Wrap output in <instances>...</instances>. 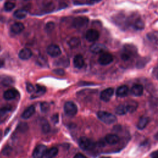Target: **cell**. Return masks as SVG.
I'll use <instances>...</instances> for the list:
<instances>
[{
	"label": "cell",
	"mask_w": 158,
	"mask_h": 158,
	"mask_svg": "<svg viewBox=\"0 0 158 158\" xmlns=\"http://www.w3.org/2000/svg\"><path fill=\"white\" fill-rule=\"evenodd\" d=\"M151 156L152 157H154V158H158V151L152 152Z\"/></svg>",
	"instance_id": "37"
},
{
	"label": "cell",
	"mask_w": 158,
	"mask_h": 158,
	"mask_svg": "<svg viewBox=\"0 0 158 158\" xmlns=\"http://www.w3.org/2000/svg\"><path fill=\"white\" fill-rule=\"evenodd\" d=\"M27 16V12L24 10H18L16 11L14 13V18L18 19H24L26 18Z\"/></svg>",
	"instance_id": "21"
},
{
	"label": "cell",
	"mask_w": 158,
	"mask_h": 158,
	"mask_svg": "<svg viewBox=\"0 0 158 158\" xmlns=\"http://www.w3.org/2000/svg\"><path fill=\"white\" fill-rule=\"evenodd\" d=\"M66 59H59V62L57 63V64H56V65H58V66H64V67L68 66L69 64V63H67V61H69V59H67V60H66L65 62H64Z\"/></svg>",
	"instance_id": "31"
},
{
	"label": "cell",
	"mask_w": 158,
	"mask_h": 158,
	"mask_svg": "<svg viewBox=\"0 0 158 158\" xmlns=\"http://www.w3.org/2000/svg\"><path fill=\"white\" fill-rule=\"evenodd\" d=\"M64 112L69 117H73L77 113V107L72 101H67L64 105Z\"/></svg>",
	"instance_id": "3"
},
{
	"label": "cell",
	"mask_w": 158,
	"mask_h": 158,
	"mask_svg": "<svg viewBox=\"0 0 158 158\" xmlns=\"http://www.w3.org/2000/svg\"><path fill=\"white\" fill-rule=\"evenodd\" d=\"M80 43V41L79 38L77 37H74L71 38L69 42V45L71 48H76L78 46H79Z\"/></svg>",
	"instance_id": "24"
},
{
	"label": "cell",
	"mask_w": 158,
	"mask_h": 158,
	"mask_svg": "<svg viewBox=\"0 0 158 158\" xmlns=\"http://www.w3.org/2000/svg\"><path fill=\"white\" fill-rule=\"evenodd\" d=\"M85 64V61L82 56L77 55L74 59V65L77 69H81Z\"/></svg>",
	"instance_id": "12"
},
{
	"label": "cell",
	"mask_w": 158,
	"mask_h": 158,
	"mask_svg": "<svg viewBox=\"0 0 158 158\" xmlns=\"http://www.w3.org/2000/svg\"><path fill=\"white\" fill-rule=\"evenodd\" d=\"M24 30V26L21 22H16L11 26V31L15 34H19Z\"/></svg>",
	"instance_id": "17"
},
{
	"label": "cell",
	"mask_w": 158,
	"mask_h": 158,
	"mask_svg": "<svg viewBox=\"0 0 158 158\" xmlns=\"http://www.w3.org/2000/svg\"><path fill=\"white\" fill-rule=\"evenodd\" d=\"M3 66V62L2 60H0V67H2Z\"/></svg>",
	"instance_id": "38"
},
{
	"label": "cell",
	"mask_w": 158,
	"mask_h": 158,
	"mask_svg": "<svg viewBox=\"0 0 158 158\" xmlns=\"http://www.w3.org/2000/svg\"><path fill=\"white\" fill-rule=\"evenodd\" d=\"M40 106H41V110L43 112H46L48 111L50 109V105L48 103H46V102L42 103Z\"/></svg>",
	"instance_id": "30"
},
{
	"label": "cell",
	"mask_w": 158,
	"mask_h": 158,
	"mask_svg": "<svg viewBox=\"0 0 158 158\" xmlns=\"http://www.w3.org/2000/svg\"><path fill=\"white\" fill-rule=\"evenodd\" d=\"M114 94V90L112 88H108L103 90L100 94V98L104 101H108Z\"/></svg>",
	"instance_id": "9"
},
{
	"label": "cell",
	"mask_w": 158,
	"mask_h": 158,
	"mask_svg": "<svg viewBox=\"0 0 158 158\" xmlns=\"http://www.w3.org/2000/svg\"><path fill=\"white\" fill-rule=\"evenodd\" d=\"M51 120L52 121L56 124L59 121V116H58V114H55L52 117H51Z\"/></svg>",
	"instance_id": "34"
},
{
	"label": "cell",
	"mask_w": 158,
	"mask_h": 158,
	"mask_svg": "<svg viewBox=\"0 0 158 158\" xmlns=\"http://www.w3.org/2000/svg\"><path fill=\"white\" fill-rule=\"evenodd\" d=\"M42 131L44 133H48L50 130V125L48 124V122L45 120H42Z\"/></svg>",
	"instance_id": "26"
},
{
	"label": "cell",
	"mask_w": 158,
	"mask_h": 158,
	"mask_svg": "<svg viewBox=\"0 0 158 158\" xmlns=\"http://www.w3.org/2000/svg\"><path fill=\"white\" fill-rule=\"evenodd\" d=\"M35 92L34 95L32 97L33 98H37V97H39L42 96L43 95H44V93L46 92V89L45 87L40 86V85H37V88L35 90Z\"/></svg>",
	"instance_id": "23"
},
{
	"label": "cell",
	"mask_w": 158,
	"mask_h": 158,
	"mask_svg": "<svg viewBox=\"0 0 158 158\" xmlns=\"http://www.w3.org/2000/svg\"><path fill=\"white\" fill-rule=\"evenodd\" d=\"M127 106L128 112H133L136 109V108L138 107V103L135 101H132V102L128 103L127 104Z\"/></svg>",
	"instance_id": "25"
},
{
	"label": "cell",
	"mask_w": 158,
	"mask_h": 158,
	"mask_svg": "<svg viewBox=\"0 0 158 158\" xmlns=\"http://www.w3.org/2000/svg\"><path fill=\"white\" fill-rule=\"evenodd\" d=\"M115 113L118 115H124L127 112H128V108L127 105H124V104H120L119 106H117L115 109Z\"/></svg>",
	"instance_id": "22"
},
{
	"label": "cell",
	"mask_w": 158,
	"mask_h": 158,
	"mask_svg": "<svg viewBox=\"0 0 158 158\" xmlns=\"http://www.w3.org/2000/svg\"><path fill=\"white\" fill-rule=\"evenodd\" d=\"M79 146L83 150H90L94 148L95 143L87 137H81L79 140Z\"/></svg>",
	"instance_id": "2"
},
{
	"label": "cell",
	"mask_w": 158,
	"mask_h": 158,
	"mask_svg": "<svg viewBox=\"0 0 158 158\" xmlns=\"http://www.w3.org/2000/svg\"><path fill=\"white\" fill-rule=\"evenodd\" d=\"M55 28V24L53 22H49L46 26V29L47 31H51Z\"/></svg>",
	"instance_id": "33"
},
{
	"label": "cell",
	"mask_w": 158,
	"mask_h": 158,
	"mask_svg": "<svg viewBox=\"0 0 158 158\" xmlns=\"http://www.w3.org/2000/svg\"><path fill=\"white\" fill-rule=\"evenodd\" d=\"M47 150V148L46 146L43 144L38 145L33 152V157L35 158H40L43 157L46 151Z\"/></svg>",
	"instance_id": "7"
},
{
	"label": "cell",
	"mask_w": 158,
	"mask_h": 158,
	"mask_svg": "<svg viewBox=\"0 0 158 158\" xmlns=\"http://www.w3.org/2000/svg\"><path fill=\"white\" fill-rule=\"evenodd\" d=\"M97 116L99 120L106 124H111L117 121V118L114 115L106 111L98 112Z\"/></svg>",
	"instance_id": "1"
},
{
	"label": "cell",
	"mask_w": 158,
	"mask_h": 158,
	"mask_svg": "<svg viewBox=\"0 0 158 158\" xmlns=\"http://www.w3.org/2000/svg\"><path fill=\"white\" fill-rule=\"evenodd\" d=\"M35 108L34 106H30L24 111L22 115V117L24 119H29L30 117H32L34 115V114L35 113Z\"/></svg>",
	"instance_id": "16"
},
{
	"label": "cell",
	"mask_w": 158,
	"mask_h": 158,
	"mask_svg": "<svg viewBox=\"0 0 158 158\" xmlns=\"http://www.w3.org/2000/svg\"><path fill=\"white\" fill-rule=\"evenodd\" d=\"M88 19L86 17H77L73 21V26L76 29H81L88 24Z\"/></svg>",
	"instance_id": "5"
},
{
	"label": "cell",
	"mask_w": 158,
	"mask_h": 158,
	"mask_svg": "<svg viewBox=\"0 0 158 158\" xmlns=\"http://www.w3.org/2000/svg\"><path fill=\"white\" fill-rule=\"evenodd\" d=\"M32 56L31 50L29 48H23L21 50L19 54V57L22 60H28Z\"/></svg>",
	"instance_id": "11"
},
{
	"label": "cell",
	"mask_w": 158,
	"mask_h": 158,
	"mask_svg": "<svg viewBox=\"0 0 158 158\" xmlns=\"http://www.w3.org/2000/svg\"><path fill=\"white\" fill-rule=\"evenodd\" d=\"M75 158H85L86 156H84L83 154H80V153H78L77 154H76L75 156H74Z\"/></svg>",
	"instance_id": "36"
},
{
	"label": "cell",
	"mask_w": 158,
	"mask_h": 158,
	"mask_svg": "<svg viewBox=\"0 0 158 158\" xmlns=\"http://www.w3.org/2000/svg\"><path fill=\"white\" fill-rule=\"evenodd\" d=\"M132 93L136 96H140L143 95V87L141 85L136 84L133 85L131 89Z\"/></svg>",
	"instance_id": "15"
},
{
	"label": "cell",
	"mask_w": 158,
	"mask_h": 158,
	"mask_svg": "<svg viewBox=\"0 0 158 158\" xmlns=\"http://www.w3.org/2000/svg\"><path fill=\"white\" fill-rule=\"evenodd\" d=\"M113 61V57L112 55L109 53L103 52L98 58V63L103 66H106L111 64Z\"/></svg>",
	"instance_id": "4"
},
{
	"label": "cell",
	"mask_w": 158,
	"mask_h": 158,
	"mask_svg": "<svg viewBox=\"0 0 158 158\" xmlns=\"http://www.w3.org/2000/svg\"><path fill=\"white\" fill-rule=\"evenodd\" d=\"M106 50V47L100 43H95L93 44V45L91 46L90 47V50L92 53L98 54V53H102L103 52H105Z\"/></svg>",
	"instance_id": "10"
},
{
	"label": "cell",
	"mask_w": 158,
	"mask_h": 158,
	"mask_svg": "<svg viewBox=\"0 0 158 158\" xmlns=\"http://www.w3.org/2000/svg\"><path fill=\"white\" fill-rule=\"evenodd\" d=\"M26 88H27V91L29 93H32L34 91H35V88L33 86V85L30 83H27L26 84Z\"/></svg>",
	"instance_id": "32"
},
{
	"label": "cell",
	"mask_w": 158,
	"mask_h": 158,
	"mask_svg": "<svg viewBox=\"0 0 158 158\" xmlns=\"http://www.w3.org/2000/svg\"><path fill=\"white\" fill-rule=\"evenodd\" d=\"M11 110V107L10 106H5L0 109V117H3Z\"/></svg>",
	"instance_id": "27"
},
{
	"label": "cell",
	"mask_w": 158,
	"mask_h": 158,
	"mask_svg": "<svg viewBox=\"0 0 158 158\" xmlns=\"http://www.w3.org/2000/svg\"><path fill=\"white\" fill-rule=\"evenodd\" d=\"M16 6V5L12 2H6L5 4V10L6 11H11Z\"/></svg>",
	"instance_id": "29"
},
{
	"label": "cell",
	"mask_w": 158,
	"mask_h": 158,
	"mask_svg": "<svg viewBox=\"0 0 158 158\" xmlns=\"http://www.w3.org/2000/svg\"><path fill=\"white\" fill-rule=\"evenodd\" d=\"M149 123V118L147 117H141L137 124V127L140 129L142 130L143 128H144L146 125L148 124Z\"/></svg>",
	"instance_id": "20"
},
{
	"label": "cell",
	"mask_w": 158,
	"mask_h": 158,
	"mask_svg": "<svg viewBox=\"0 0 158 158\" xmlns=\"http://www.w3.org/2000/svg\"><path fill=\"white\" fill-rule=\"evenodd\" d=\"M105 140L106 142L109 144H115L119 141L120 138L117 135L108 134L106 136Z\"/></svg>",
	"instance_id": "13"
},
{
	"label": "cell",
	"mask_w": 158,
	"mask_h": 158,
	"mask_svg": "<svg viewBox=\"0 0 158 158\" xmlns=\"http://www.w3.org/2000/svg\"><path fill=\"white\" fill-rule=\"evenodd\" d=\"M54 72H55L56 74H58V75H64V71L63 69H56Z\"/></svg>",
	"instance_id": "35"
},
{
	"label": "cell",
	"mask_w": 158,
	"mask_h": 158,
	"mask_svg": "<svg viewBox=\"0 0 158 158\" xmlns=\"http://www.w3.org/2000/svg\"><path fill=\"white\" fill-rule=\"evenodd\" d=\"M99 37V32L95 29L88 30L85 35L86 39L90 42H93L96 41Z\"/></svg>",
	"instance_id": "8"
},
{
	"label": "cell",
	"mask_w": 158,
	"mask_h": 158,
	"mask_svg": "<svg viewBox=\"0 0 158 158\" xmlns=\"http://www.w3.org/2000/svg\"><path fill=\"white\" fill-rule=\"evenodd\" d=\"M58 153V149L57 148H51L50 149H47L43 157L46 158H51V157H54L56 156H57Z\"/></svg>",
	"instance_id": "19"
},
{
	"label": "cell",
	"mask_w": 158,
	"mask_h": 158,
	"mask_svg": "<svg viewBox=\"0 0 158 158\" xmlns=\"http://www.w3.org/2000/svg\"><path fill=\"white\" fill-rule=\"evenodd\" d=\"M91 1H93V2H95V1H97V0H91Z\"/></svg>",
	"instance_id": "39"
},
{
	"label": "cell",
	"mask_w": 158,
	"mask_h": 158,
	"mask_svg": "<svg viewBox=\"0 0 158 158\" xmlns=\"http://www.w3.org/2000/svg\"><path fill=\"white\" fill-rule=\"evenodd\" d=\"M18 95V91L15 89H10L4 93V98L6 100H11L14 99Z\"/></svg>",
	"instance_id": "14"
},
{
	"label": "cell",
	"mask_w": 158,
	"mask_h": 158,
	"mask_svg": "<svg viewBox=\"0 0 158 158\" xmlns=\"http://www.w3.org/2000/svg\"><path fill=\"white\" fill-rule=\"evenodd\" d=\"M144 23L141 19H137L134 24V27L138 30H142L144 29Z\"/></svg>",
	"instance_id": "28"
},
{
	"label": "cell",
	"mask_w": 158,
	"mask_h": 158,
	"mask_svg": "<svg viewBox=\"0 0 158 158\" xmlns=\"http://www.w3.org/2000/svg\"><path fill=\"white\" fill-rule=\"evenodd\" d=\"M128 92V88L125 85H122L119 87L117 91H116V95L119 97H124L127 95Z\"/></svg>",
	"instance_id": "18"
},
{
	"label": "cell",
	"mask_w": 158,
	"mask_h": 158,
	"mask_svg": "<svg viewBox=\"0 0 158 158\" xmlns=\"http://www.w3.org/2000/svg\"><path fill=\"white\" fill-rule=\"evenodd\" d=\"M47 53L51 57L56 58L61 55L60 48L56 45H50L48 47L47 50Z\"/></svg>",
	"instance_id": "6"
}]
</instances>
